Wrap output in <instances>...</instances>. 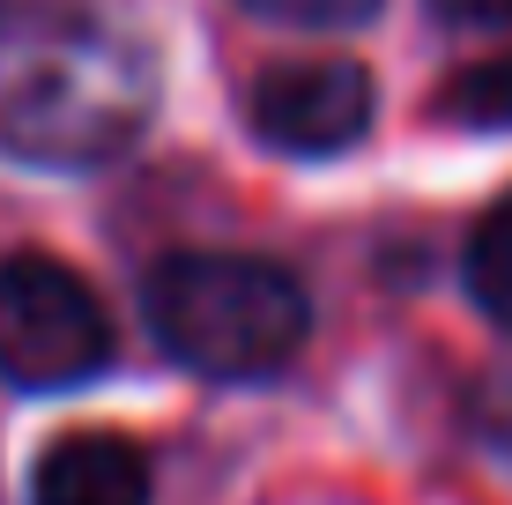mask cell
Masks as SVG:
<instances>
[{"mask_svg": "<svg viewBox=\"0 0 512 505\" xmlns=\"http://www.w3.org/2000/svg\"><path fill=\"white\" fill-rule=\"evenodd\" d=\"M156 104V60L90 8L0 15V142L38 164H97L127 149Z\"/></svg>", "mask_w": 512, "mask_h": 505, "instance_id": "cell-1", "label": "cell"}, {"mask_svg": "<svg viewBox=\"0 0 512 505\" xmlns=\"http://www.w3.org/2000/svg\"><path fill=\"white\" fill-rule=\"evenodd\" d=\"M149 327L164 350L208 379H260L297 357L312 305L275 260L179 253L149 275Z\"/></svg>", "mask_w": 512, "mask_h": 505, "instance_id": "cell-2", "label": "cell"}, {"mask_svg": "<svg viewBox=\"0 0 512 505\" xmlns=\"http://www.w3.org/2000/svg\"><path fill=\"white\" fill-rule=\"evenodd\" d=\"M104 357H112V320L75 268L45 253L0 260V379L75 387V379L104 372Z\"/></svg>", "mask_w": 512, "mask_h": 505, "instance_id": "cell-3", "label": "cell"}, {"mask_svg": "<svg viewBox=\"0 0 512 505\" xmlns=\"http://www.w3.org/2000/svg\"><path fill=\"white\" fill-rule=\"evenodd\" d=\"M253 127L260 142L297 149V156H327L349 149L372 127V75L357 60H297L260 75L253 90Z\"/></svg>", "mask_w": 512, "mask_h": 505, "instance_id": "cell-4", "label": "cell"}, {"mask_svg": "<svg viewBox=\"0 0 512 505\" xmlns=\"http://www.w3.org/2000/svg\"><path fill=\"white\" fill-rule=\"evenodd\" d=\"M30 505H149V461L112 431H75V439L45 446L38 476H30Z\"/></svg>", "mask_w": 512, "mask_h": 505, "instance_id": "cell-5", "label": "cell"}, {"mask_svg": "<svg viewBox=\"0 0 512 505\" xmlns=\"http://www.w3.org/2000/svg\"><path fill=\"white\" fill-rule=\"evenodd\" d=\"M468 290L490 320L512 327V194L475 223V246H468Z\"/></svg>", "mask_w": 512, "mask_h": 505, "instance_id": "cell-6", "label": "cell"}, {"mask_svg": "<svg viewBox=\"0 0 512 505\" xmlns=\"http://www.w3.org/2000/svg\"><path fill=\"white\" fill-rule=\"evenodd\" d=\"M438 112H446L453 127H512V52L468 67V75H453Z\"/></svg>", "mask_w": 512, "mask_h": 505, "instance_id": "cell-7", "label": "cell"}, {"mask_svg": "<svg viewBox=\"0 0 512 505\" xmlns=\"http://www.w3.org/2000/svg\"><path fill=\"white\" fill-rule=\"evenodd\" d=\"M253 15H275V23H320V30H342V23H364L379 0H245Z\"/></svg>", "mask_w": 512, "mask_h": 505, "instance_id": "cell-8", "label": "cell"}, {"mask_svg": "<svg viewBox=\"0 0 512 505\" xmlns=\"http://www.w3.org/2000/svg\"><path fill=\"white\" fill-rule=\"evenodd\" d=\"M438 15H453V23H512V0H438Z\"/></svg>", "mask_w": 512, "mask_h": 505, "instance_id": "cell-9", "label": "cell"}]
</instances>
